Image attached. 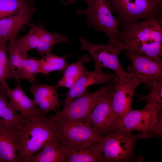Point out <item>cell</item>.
Here are the masks:
<instances>
[{
	"label": "cell",
	"instance_id": "obj_29",
	"mask_svg": "<svg viewBox=\"0 0 162 162\" xmlns=\"http://www.w3.org/2000/svg\"><path fill=\"white\" fill-rule=\"evenodd\" d=\"M87 2L88 5L91 4L93 0H83ZM62 3L65 5H69L74 3L76 0H59Z\"/></svg>",
	"mask_w": 162,
	"mask_h": 162
},
{
	"label": "cell",
	"instance_id": "obj_1",
	"mask_svg": "<svg viewBox=\"0 0 162 162\" xmlns=\"http://www.w3.org/2000/svg\"><path fill=\"white\" fill-rule=\"evenodd\" d=\"M40 110L22 118L12 130L19 162H27L47 143L60 140L54 116L48 117Z\"/></svg>",
	"mask_w": 162,
	"mask_h": 162
},
{
	"label": "cell",
	"instance_id": "obj_17",
	"mask_svg": "<svg viewBox=\"0 0 162 162\" xmlns=\"http://www.w3.org/2000/svg\"><path fill=\"white\" fill-rule=\"evenodd\" d=\"M6 95L9 100V106L16 111H18L20 115L26 117L34 114L41 110L32 100L30 99L22 88L20 81L17 82L16 87L14 88L9 87L6 89Z\"/></svg>",
	"mask_w": 162,
	"mask_h": 162
},
{
	"label": "cell",
	"instance_id": "obj_21",
	"mask_svg": "<svg viewBox=\"0 0 162 162\" xmlns=\"http://www.w3.org/2000/svg\"><path fill=\"white\" fill-rule=\"evenodd\" d=\"M31 25L35 29L38 36L39 43L36 50L41 56L50 52L52 49L56 45L66 42L68 39L59 32H51L45 30L40 25Z\"/></svg>",
	"mask_w": 162,
	"mask_h": 162
},
{
	"label": "cell",
	"instance_id": "obj_9",
	"mask_svg": "<svg viewBox=\"0 0 162 162\" xmlns=\"http://www.w3.org/2000/svg\"><path fill=\"white\" fill-rule=\"evenodd\" d=\"M125 57L131 64L128 73L143 83L146 88L152 83L162 80V60L154 59L132 51L126 50Z\"/></svg>",
	"mask_w": 162,
	"mask_h": 162
},
{
	"label": "cell",
	"instance_id": "obj_8",
	"mask_svg": "<svg viewBox=\"0 0 162 162\" xmlns=\"http://www.w3.org/2000/svg\"><path fill=\"white\" fill-rule=\"evenodd\" d=\"M114 85V83H109L92 93L86 92L63 107L62 110L57 112L55 116V119L86 122L99 99L111 90Z\"/></svg>",
	"mask_w": 162,
	"mask_h": 162
},
{
	"label": "cell",
	"instance_id": "obj_16",
	"mask_svg": "<svg viewBox=\"0 0 162 162\" xmlns=\"http://www.w3.org/2000/svg\"><path fill=\"white\" fill-rule=\"evenodd\" d=\"M58 88L56 86L42 84H34L30 88L36 105L44 113L47 114L51 111L57 112L60 106L58 100Z\"/></svg>",
	"mask_w": 162,
	"mask_h": 162
},
{
	"label": "cell",
	"instance_id": "obj_3",
	"mask_svg": "<svg viewBox=\"0 0 162 162\" xmlns=\"http://www.w3.org/2000/svg\"><path fill=\"white\" fill-rule=\"evenodd\" d=\"M122 31L141 20L162 16V0H107Z\"/></svg>",
	"mask_w": 162,
	"mask_h": 162
},
{
	"label": "cell",
	"instance_id": "obj_25",
	"mask_svg": "<svg viewBox=\"0 0 162 162\" xmlns=\"http://www.w3.org/2000/svg\"><path fill=\"white\" fill-rule=\"evenodd\" d=\"M31 28L25 36L16 39V42L19 50L25 55L32 49H37L39 43L38 36L33 27Z\"/></svg>",
	"mask_w": 162,
	"mask_h": 162
},
{
	"label": "cell",
	"instance_id": "obj_30",
	"mask_svg": "<svg viewBox=\"0 0 162 162\" xmlns=\"http://www.w3.org/2000/svg\"><path fill=\"white\" fill-rule=\"evenodd\" d=\"M25 4L29 7L33 8L34 0H21Z\"/></svg>",
	"mask_w": 162,
	"mask_h": 162
},
{
	"label": "cell",
	"instance_id": "obj_26",
	"mask_svg": "<svg viewBox=\"0 0 162 162\" xmlns=\"http://www.w3.org/2000/svg\"><path fill=\"white\" fill-rule=\"evenodd\" d=\"M150 90L145 96L136 95L139 98L137 101H144L160 108L162 107V80L150 84Z\"/></svg>",
	"mask_w": 162,
	"mask_h": 162
},
{
	"label": "cell",
	"instance_id": "obj_2",
	"mask_svg": "<svg viewBox=\"0 0 162 162\" xmlns=\"http://www.w3.org/2000/svg\"><path fill=\"white\" fill-rule=\"evenodd\" d=\"M125 50L154 59L162 56V16L143 20L122 31Z\"/></svg>",
	"mask_w": 162,
	"mask_h": 162
},
{
	"label": "cell",
	"instance_id": "obj_28",
	"mask_svg": "<svg viewBox=\"0 0 162 162\" xmlns=\"http://www.w3.org/2000/svg\"><path fill=\"white\" fill-rule=\"evenodd\" d=\"M6 43H0V83L6 89L9 88L7 80L10 79L8 56Z\"/></svg>",
	"mask_w": 162,
	"mask_h": 162
},
{
	"label": "cell",
	"instance_id": "obj_14",
	"mask_svg": "<svg viewBox=\"0 0 162 162\" xmlns=\"http://www.w3.org/2000/svg\"><path fill=\"white\" fill-rule=\"evenodd\" d=\"M117 76L116 73L106 74L102 70L95 69L89 71L84 69L80 77L66 94L64 107L84 93L91 86L114 83Z\"/></svg>",
	"mask_w": 162,
	"mask_h": 162
},
{
	"label": "cell",
	"instance_id": "obj_24",
	"mask_svg": "<svg viewBox=\"0 0 162 162\" xmlns=\"http://www.w3.org/2000/svg\"><path fill=\"white\" fill-rule=\"evenodd\" d=\"M70 55L68 54L60 56L50 52L46 53L41 59L38 60V74L47 75L55 71L64 70L69 64L66 62V59Z\"/></svg>",
	"mask_w": 162,
	"mask_h": 162
},
{
	"label": "cell",
	"instance_id": "obj_10",
	"mask_svg": "<svg viewBox=\"0 0 162 162\" xmlns=\"http://www.w3.org/2000/svg\"><path fill=\"white\" fill-rule=\"evenodd\" d=\"M55 120L60 141L67 146L99 142L102 136L87 122L67 119Z\"/></svg>",
	"mask_w": 162,
	"mask_h": 162
},
{
	"label": "cell",
	"instance_id": "obj_22",
	"mask_svg": "<svg viewBox=\"0 0 162 162\" xmlns=\"http://www.w3.org/2000/svg\"><path fill=\"white\" fill-rule=\"evenodd\" d=\"M0 162H19L12 131L0 128Z\"/></svg>",
	"mask_w": 162,
	"mask_h": 162
},
{
	"label": "cell",
	"instance_id": "obj_23",
	"mask_svg": "<svg viewBox=\"0 0 162 162\" xmlns=\"http://www.w3.org/2000/svg\"><path fill=\"white\" fill-rule=\"evenodd\" d=\"M90 58L87 54L80 57L76 62L69 64L65 70L64 75L56 86L58 88L65 87L70 88L82 73L84 64L88 62Z\"/></svg>",
	"mask_w": 162,
	"mask_h": 162
},
{
	"label": "cell",
	"instance_id": "obj_7",
	"mask_svg": "<svg viewBox=\"0 0 162 162\" xmlns=\"http://www.w3.org/2000/svg\"><path fill=\"white\" fill-rule=\"evenodd\" d=\"M76 13L85 16L87 27L103 32L109 41H122V31L118 28V21L113 16L107 0H93L86 8L78 9Z\"/></svg>",
	"mask_w": 162,
	"mask_h": 162
},
{
	"label": "cell",
	"instance_id": "obj_5",
	"mask_svg": "<svg viewBox=\"0 0 162 162\" xmlns=\"http://www.w3.org/2000/svg\"><path fill=\"white\" fill-rule=\"evenodd\" d=\"M161 108L147 103L140 110L131 109L121 118L116 129L132 132L137 131L148 138L162 135Z\"/></svg>",
	"mask_w": 162,
	"mask_h": 162
},
{
	"label": "cell",
	"instance_id": "obj_18",
	"mask_svg": "<svg viewBox=\"0 0 162 162\" xmlns=\"http://www.w3.org/2000/svg\"><path fill=\"white\" fill-rule=\"evenodd\" d=\"M100 142L80 146H67L68 152L65 162H104Z\"/></svg>",
	"mask_w": 162,
	"mask_h": 162
},
{
	"label": "cell",
	"instance_id": "obj_12",
	"mask_svg": "<svg viewBox=\"0 0 162 162\" xmlns=\"http://www.w3.org/2000/svg\"><path fill=\"white\" fill-rule=\"evenodd\" d=\"M129 74L130 78L128 80H124L118 76L115 80L111 103L115 119V128L122 117L131 109V104L135 90L141 83L133 75Z\"/></svg>",
	"mask_w": 162,
	"mask_h": 162
},
{
	"label": "cell",
	"instance_id": "obj_20",
	"mask_svg": "<svg viewBox=\"0 0 162 162\" xmlns=\"http://www.w3.org/2000/svg\"><path fill=\"white\" fill-rule=\"evenodd\" d=\"M6 89L0 85V128L12 131L22 118L9 106Z\"/></svg>",
	"mask_w": 162,
	"mask_h": 162
},
{
	"label": "cell",
	"instance_id": "obj_27",
	"mask_svg": "<svg viewBox=\"0 0 162 162\" xmlns=\"http://www.w3.org/2000/svg\"><path fill=\"white\" fill-rule=\"evenodd\" d=\"M29 8L21 0H0V19L15 15Z\"/></svg>",
	"mask_w": 162,
	"mask_h": 162
},
{
	"label": "cell",
	"instance_id": "obj_19",
	"mask_svg": "<svg viewBox=\"0 0 162 162\" xmlns=\"http://www.w3.org/2000/svg\"><path fill=\"white\" fill-rule=\"evenodd\" d=\"M42 150L33 155L27 162H65L67 155V147L59 140L46 143Z\"/></svg>",
	"mask_w": 162,
	"mask_h": 162
},
{
	"label": "cell",
	"instance_id": "obj_15",
	"mask_svg": "<svg viewBox=\"0 0 162 162\" xmlns=\"http://www.w3.org/2000/svg\"><path fill=\"white\" fill-rule=\"evenodd\" d=\"M34 8H26L17 14L0 19V43L16 38L19 32L30 21Z\"/></svg>",
	"mask_w": 162,
	"mask_h": 162
},
{
	"label": "cell",
	"instance_id": "obj_11",
	"mask_svg": "<svg viewBox=\"0 0 162 162\" xmlns=\"http://www.w3.org/2000/svg\"><path fill=\"white\" fill-rule=\"evenodd\" d=\"M16 39L10 40L7 46L9 53L10 79H14L16 82L26 79L34 84L36 76L38 74V60L30 58L20 52Z\"/></svg>",
	"mask_w": 162,
	"mask_h": 162
},
{
	"label": "cell",
	"instance_id": "obj_4",
	"mask_svg": "<svg viewBox=\"0 0 162 162\" xmlns=\"http://www.w3.org/2000/svg\"><path fill=\"white\" fill-rule=\"evenodd\" d=\"M146 138L141 133L134 135L118 129L102 136L100 142L104 162L142 161L141 157L134 154L135 145L137 140Z\"/></svg>",
	"mask_w": 162,
	"mask_h": 162
},
{
	"label": "cell",
	"instance_id": "obj_6",
	"mask_svg": "<svg viewBox=\"0 0 162 162\" xmlns=\"http://www.w3.org/2000/svg\"><path fill=\"white\" fill-rule=\"evenodd\" d=\"M80 40L82 50L88 51L94 60L95 69L108 68L124 80L130 79V74L124 70L119 60L120 54L125 50L122 41H108L106 44H100L90 42L82 37Z\"/></svg>",
	"mask_w": 162,
	"mask_h": 162
},
{
	"label": "cell",
	"instance_id": "obj_13",
	"mask_svg": "<svg viewBox=\"0 0 162 162\" xmlns=\"http://www.w3.org/2000/svg\"><path fill=\"white\" fill-rule=\"evenodd\" d=\"M112 89L99 99L87 119L86 122L101 136L116 128L111 103Z\"/></svg>",
	"mask_w": 162,
	"mask_h": 162
}]
</instances>
